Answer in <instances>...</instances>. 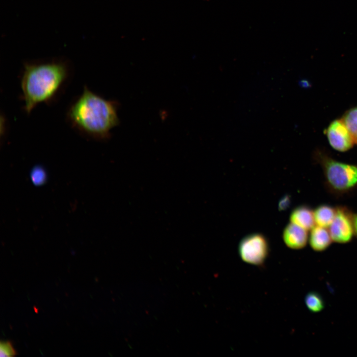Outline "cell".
Returning <instances> with one entry per match:
<instances>
[{"mask_svg":"<svg viewBox=\"0 0 357 357\" xmlns=\"http://www.w3.org/2000/svg\"><path fill=\"white\" fill-rule=\"evenodd\" d=\"M308 231L290 223L284 229L283 239L287 246L291 249L298 250L303 248L308 241Z\"/></svg>","mask_w":357,"mask_h":357,"instance_id":"52a82bcc","label":"cell"},{"mask_svg":"<svg viewBox=\"0 0 357 357\" xmlns=\"http://www.w3.org/2000/svg\"><path fill=\"white\" fill-rule=\"evenodd\" d=\"M320 155L319 163L326 184L331 190L342 193L357 186V165L340 162L328 156Z\"/></svg>","mask_w":357,"mask_h":357,"instance_id":"3957f363","label":"cell"},{"mask_svg":"<svg viewBox=\"0 0 357 357\" xmlns=\"http://www.w3.org/2000/svg\"><path fill=\"white\" fill-rule=\"evenodd\" d=\"M326 134L330 146L338 151H347L355 144L342 119H335L331 122L326 130Z\"/></svg>","mask_w":357,"mask_h":357,"instance_id":"8992f818","label":"cell"},{"mask_svg":"<svg viewBox=\"0 0 357 357\" xmlns=\"http://www.w3.org/2000/svg\"><path fill=\"white\" fill-rule=\"evenodd\" d=\"M308 241L312 250L322 252L329 247L333 240L327 228L315 225L310 230Z\"/></svg>","mask_w":357,"mask_h":357,"instance_id":"ba28073f","label":"cell"},{"mask_svg":"<svg viewBox=\"0 0 357 357\" xmlns=\"http://www.w3.org/2000/svg\"><path fill=\"white\" fill-rule=\"evenodd\" d=\"M341 119L351 134L355 144H357V107L347 111Z\"/></svg>","mask_w":357,"mask_h":357,"instance_id":"8fae6325","label":"cell"},{"mask_svg":"<svg viewBox=\"0 0 357 357\" xmlns=\"http://www.w3.org/2000/svg\"><path fill=\"white\" fill-rule=\"evenodd\" d=\"M269 243L262 234L254 233L243 238L238 244V254L242 260L255 266L264 264L269 254Z\"/></svg>","mask_w":357,"mask_h":357,"instance_id":"277c9868","label":"cell"},{"mask_svg":"<svg viewBox=\"0 0 357 357\" xmlns=\"http://www.w3.org/2000/svg\"><path fill=\"white\" fill-rule=\"evenodd\" d=\"M355 235L357 237V214L354 215Z\"/></svg>","mask_w":357,"mask_h":357,"instance_id":"5bb4252c","label":"cell"},{"mask_svg":"<svg viewBox=\"0 0 357 357\" xmlns=\"http://www.w3.org/2000/svg\"><path fill=\"white\" fill-rule=\"evenodd\" d=\"M336 209L327 204H321L313 210L315 225L328 228L333 222Z\"/></svg>","mask_w":357,"mask_h":357,"instance_id":"30bf717a","label":"cell"},{"mask_svg":"<svg viewBox=\"0 0 357 357\" xmlns=\"http://www.w3.org/2000/svg\"><path fill=\"white\" fill-rule=\"evenodd\" d=\"M307 308L312 313H319L324 308V302L321 296L316 292L307 293L304 298Z\"/></svg>","mask_w":357,"mask_h":357,"instance_id":"7c38bea8","label":"cell"},{"mask_svg":"<svg viewBox=\"0 0 357 357\" xmlns=\"http://www.w3.org/2000/svg\"><path fill=\"white\" fill-rule=\"evenodd\" d=\"M336 214L328 228L333 241L346 243L352 239L355 235L354 215L345 206L336 207Z\"/></svg>","mask_w":357,"mask_h":357,"instance_id":"5b68a950","label":"cell"},{"mask_svg":"<svg viewBox=\"0 0 357 357\" xmlns=\"http://www.w3.org/2000/svg\"><path fill=\"white\" fill-rule=\"evenodd\" d=\"M65 116L72 129L95 140L109 138L111 130L119 123L116 102L104 98L86 85L68 106Z\"/></svg>","mask_w":357,"mask_h":357,"instance_id":"7a4b0ae2","label":"cell"},{"mask_svg":"<svg viewBox=\"0 0 357 357\" xmlns=\"http://www.w3.org/2000/svg\"><path fill=\"white\" fill-rule=\"evenodd\" d=\"M0 353L1 357H11L16 355V352L11 343L8 341L1 342L0 345Z\"/></svg>","mask_w":357,"mask_h":357,"instance_id":"4fadbf2b","label":"cell"},{"mask_svg":"<svg viewBox=\"0 0 357 357\" xmlns=\"http://www.w3.org/2000/svg\"><path fill=\"white\" fill-rule=\"evenodd\" d=\"M72 76L70 65L63 60L24 62L19 78L24 112L29 115L39 104L55 103L65 91Z\"/></svg>","mask_w":357,"mask_h":357,"instance_id":"6da1fadb","label":"cell"},{"mask_svg":"<svg viewBox=\"0 0 357 357\" xmlns=\"http://www.w3.org/2000/svg\"><path fill=\"white\" fill-rule=\"evenodd\" d=\"M291 223L310 230L315 226L313 210L308 206L302 205L295 208L290 215Z\"/></svg>","mask_w":357,"mask_h":357,"instance_id":"9c48e42d","label":"cell"}]
</instances>
